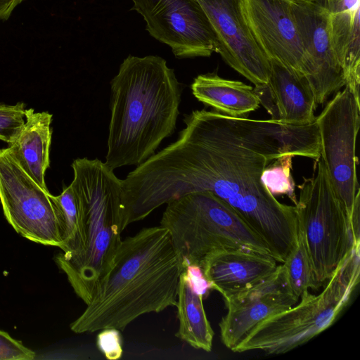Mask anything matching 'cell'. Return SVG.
Here are the masks:
<instances>
[{
    "label": "cell",
    "instance_id": "cell-1",
    "mask_svg": "<svg viewBox=\"0 0 360 360\" xmlns=\"http://www.w3.org/2000/svg\"><path fill=\"white\" fill-rule=\"evenodd\" d=\"M177 139L122 180L130 222L186 194L210 191L231 207L283 263L296 248L295 206L279 202L261 181L274 160L290 155L318 160L315 120L291 125L278 120L232 117L205 109L184 115Z\"/></svg>",
    "mask_w": 360,
    "mask_h": 360
},
{
    "label": "cell",
    "instance_id": "cell-2",
    "mask_svg": "<svg viewBox=\"0 0 360 360\" xmlns=\"http://www.w3.org/2000/svg\"><path fill=\"white\" fill-rule=\"evenodd\" d=\"M184 270L167 229H141L122 240L107 276L70 329L75 333L109 328L122 331L142 315L176 307Z\"/></svg>",
    "mask_w": 360,
    "mask_h": 360
},
{
    "label": "cell",
    "instance_id": "cell-3",
    "mask_svg": "<svg viewBox=\"0 0 360 360\" xmlns=\"http://www.w3.org/2000/svg\"><path fill=\"white\" fill-rule=\"evenodd\" d=\"M181 84L158 56H129L110 82V119L105 164L139 165L174 131Z\"/></svg>",
    "mask_w": 360,
    "mask_h": 360
},
{
    "label": "cell",
    "instance_id": "cell-4",
    "mask_svg": "<svg viewBox=\"0 0 360 360\" xmlns=\"http://www.w3.org/2000/svg\"><path fill=\"white\" fill-rule=\"evenodd\" d=\"M71 167L81 214L72 243L55 261L87 305L110 271L122 240V183L98 159L77 158Z\"/></svg>",
    "mask_w": 360,
    "mask_h": 360
},
{
    "label": "cell",
    "instance_id": "cell-5",
    "mask_svg": "<svg viewBox=\"0 0 360 360\" xmlns=\"http://www.w3.org/2000/svg\"><path fill=\"white\" fill-rule=\"evenodd\" d=\"M166 205L160 226L169 231L184 268L196 265L201 269L210 257L233 250L273 257L262 238L210 191L190 193Z\"/></svg>",
    "mask_w": 360,
    "mask_h": 360
},
{
    "label": "cell",
    "instance_id": "cell-6",
    "mask_svg": "<svg viewBox=\"0 0 360 360\" xmlns=\"http://www.w3.org/2000/svg\"><path fill=\"white\" fill-rule=\"evenodd\" d=\"M360 245H355L319 295L307 292L298 302L257 323L233 349L281 354L326 330L347 307L359 283Z\"/></svg>",
    "mask_w": 360,
    "mask_h": 360
},
{
    "label": "cell",
    "instance_id": "cell-7",
    "mask_svg": "<svg viewBox=\"0 0 360 360\" xmlns=\"http://www.w3.org/2000/svg\"><path fill=\"white\" fill-rule=\"evenodd\" d=\"M311 178L298 186L295 205L298 231L305 241L319 288L327 281L356 244L350 218L330 184L324 162L316 160Z\"/></svg>",
    "mask_w": 360,
    "mask_h": 360
},
{
    "label": "cell",
    "instance_id": "cell-8",
    "mask_svg": "<svg viewBox=\"0 0 360 360\" xmlns=\"http://www.w3.org/2000/svg\"><path fill=\"white\" fill-rule=\"evenodd\" d=\"M360 103L347 87L336 92L316 117L320 155L333 188L349 218L360 190L356 141L360 124Z\"/></svg>",
    "mask_w": 360,
    "mask_h": 360
},
{
    "label": "cell",
    "instance_id": "cell-9",
    "mask_svg": "<svg viewBox=\"0 0 360 360\" xmlns=\"http://www.w3.org/2000/svg\"><path fill=\"white\" fill-rule=\"evenodd\" d=\"M0 202L6 220L21 236L60 248L51 193L25 172L8 148L0 150Z\"/></svg>",
    "mask_w": 360,
    "mask_h": 360
},
{
    "label": "cell",
    "instance_id": "cell-10",
    "mask_svg": "<svg viewBox=\"0 0 360 360\" xmlns=\"http://www.w3.org/2000/svg\"><path fill=\"white\" fill-rule=\"evenodd\" d=\"M146 30L176 58L209 57L217 51L211 26L195 0H132Z\"/></svg>",
    "mask_w": 360,
    "mask_h": 360
},
{
    "label": "cell",
    "instance_id": "cell-11",
    "mask_svg": "<svg viewBox=\"0 0 360 360\" xmlns=\"http://www.w3.org/2000/svg\"><path fill=\"white\" fill-rule=\"evenodd\" d=\"M226 314L219 326L222 343L233 349L260 321L297 304L283 264L257 283L224 296Z\"/></svg>",
    "mask_w": 360,
    "mask_h": 360
},
{
    "label": "cell",
    "instance_id": "cell-12",
    "mask_svg": "<svg viewBox=\"0 0 360 360\" xmlns=\"http://www.w3.org/2000/svg\"><path fill=\"white\" fill-rule=\"evenodd\" d=\"M245 23L269 60L283 63L305 77L307 58L288 0H240Z\"/></svg>",
    "mask_w": 360,
    "mask_h": 360
},
{
    "label": "cell",
    "instance_id": "cell-13",
    "mask_svg": "<svg viewBox=\"0 0 360 360\" xmlns=\"http://www.w3.org/2000/svg\"><path fill=\"white\" fill-rule=\"evenodd\" d=\"M215 36L217 51L231 68L255 86L268 84L270 62L243 20L240 0H195Z\"/></svg>",
    "mask_w": 360,
    "mask_h": 360
},
{
    "label": "cell",
    "instance_id": "cell-14",
    "mask_svg": "<svg viewBox=\"0 0 360 360\" xmlns=\"http://www.w3.org/2000/svg\"><path fill=\"white\" fill-rule=\"evenodd\" d=\"M292 8L306 54L305 77L316 104H323L345 85L329 33L328 10L323 0L297 1Z\"/></svg>",
    "mask_w": 360,
    "mask_h": 360
},
{
    "label": "cell",
    "instance_id": "cell-15",
    "mask_svg": "<svg viewBox=\"0 0 360 360\" xmlns=\"http://www.w3.org/2000/svg\"><path fill=\"white\" fill-rule=\"evenodd\" d=\"M273 257L245 250L219 252L207 258L201 269L212 290L222 296L246 289L274 273Z\"/></svg>",
    "mask_w": 360,
    "mask_h": 360
},
{
    "label": "cell",
    "instance_id": "cell-16",
    "mask_svg": "<svg viewBox=\"0 0 360 360\" xmlns=\"http://www.w3.org/2000/svg\"><path fill=\"white\" fill-rule=\"evenodd\" d=\"M360 0H323L332 44L345 85L359 102Z\"/></svg>",
    "mask_w": 360,
    "mask_h": 360
},
{
    "label": "cell",
    "instance_id": "cell-17",
    "mask_svg": "<svg viewBox=\"0 0 360 360\" xmlns=\"http://www.w3.org/2000/svg\"><path fill=\"white\" fill-rule=\"evenodd\" d=\"M268 86L277 120L291 125H307L316 120V103L307 78L276 60H271Z\"/></svg>",
    "mask_w": 360,
    "mask_h": 360
},
{
    "label": "cell",
    "instance_id": "cell-18",
    "mask_svg": "<svg viewBox=\"0 0 360 360\" xmlns=\"http://www.w3.org/2000/svg\"><path fill=\"white\" fill-rule=\"evenodd\" d=\"M52 117L49 112L27 109L25 124L8 147L20 167L46 191H49L45 175L50 167Z\"/></svg>",
    "mask_w": 360,
    "mask_h": 360
},
{
    "label": "cell",
    "instance_id": "cell-19",
    "mask_svg": "<svg viewBox=\"0 0 360 360\" xmlns=\"http://www.w3.org/2000/svg\"><path fill=\"white\" fill-rule=\"evenodd\" d=\"M191 89L198 101L229 116L243 117L256 110L260 104L251 86L222 78L216 72L198 75Z\"/></svg>",
    "mask_w": 360,
    "mask_h": 360
},
{
    "label": "cell",
    "instance_id": "cell-20",
    "mask_svg": "<svg viewBox=\"0 0 360 360\" xmlns=\"http://www.w3.org/2000/svg\"><path fill=\"white\" fill-rule=\"evenodd\" d=\"M203 298L191 287L183 271L176 305L179 321L176 336L195 349L210 352L214 331L204 309Z\"/></svg>",
    "mask_w": 360,
    "mask_h": 360
},
{
    "label": "cell",
    "instance_id": "cell-21",
    "mask_svg": "<svg viewBox=\"0 0 360 360\" xmlns=\"http://www.w3.org/2000/svg\"><path fill=\"white\" fill-rule=\"evenodd\" d=\"M281 264L285 267L290 290L299 300L302 295L309 292V288H319L315 281L304 238L300 231L296 248Z\"/></svg>",
    "mask_w": 360,
    "mask_h": 360
},
{
    "label": "cell",
    "instance_id": "cell-22",
    "mask_svg": "<svg viewBox=\"0 0 360 360\" xmlns=\"http://www.w3.org/2000/svg\"><path fill=\"white\" fill-rule=\"evenodd\" d=\"M292 158L293 156L287 155L271 162L264 169L261 181L272 195H287L295 205L297 200L295 193V182L290 172Z\"/></svg>",
    "mask_w": 360,
    "mask_h": 360
},
{
    "label": "cell",
    "instance_id": "cell-23",
    "mask_svg": "<svg viewBox=\"0 0 360 360\" xmlns=\"http://www.w3.org/2000/svg\"><path fill=\"white\" fill-rule=\"evenodd\" d=\"M27 110L23 102L0 104V140L9 145L15 139L25 124Z\"/></svg>",
    "mask_w": 360,
    "mask_h": 360
},
{
    "label": "cell",
    "instance_id": "cell-24",
    "mask_svg": "<svg viewBox=\"0 0 360 360\" xmlns=\"http://www.w3.org/2000/svg\"><path fill=\"white\" fill-rule=\"evenodd\" d=\"M35 357L34 352L0 330V360H32Z\"/></svg>",
    "mask_w": 360,
    "mask_h": 360
},
{
    "label": "cell",
    "instance_id": "cell-25",
    "mask_svg": "<svg viewBox=\"0 0 360 360\" xmlns=\"http://www.w3.org/2000/svg\"><path fill=\"white\" fill-rule=\"evenodd\" d=\"M99 331L96 339L99 350L107 359L117 360L120 359L122 355L120 330L109 328Z\"/></svg>",
    "mask_w": 360,
    "mask_h": 360
},
{
    "label": "cell",
    "instance_id": "cell-26",
    "mask_svg": "<svg viewBox=\"0 0 360 360\" xmlns=\"http://www.w3.org/2000/svg\"><path fill=\"white\" fill-rule=\"evenodd\" d=\"M360 190L357 192L350 217L351 226L356 244H360Z\"/></svg>",
    "mask_w": 360,
    "mask_h": 360
},
{
    "label": "cell",
    "instance_id": "cell-27",
    "mask_svg": "<svg viewBox=\"0 0 360 360\" xmlns=\"http://www.w3.org/2000/svg\"><path fill=\"white\" fill-rule=\"evenodd\" d=\"M24 0H0V20H7L17 6Z\"/></svg>",
    "mask_w": 360,
    "mask_h": 360
},
{
    "label": "cell",
    "instance_id": "cell-28",
    "mask_svg": "<svg viewBox=\"0 0 360 360\" xmlns=\"http://www.w3.org/2000/svg\"><path fill=\"white\" fill-rule=\"evenodd\" d=\"M290 2H294V1H313V0H288Z\"/></svg>",
    "mask_w": 360,
    "mask_h": 360
}]
</instances>
